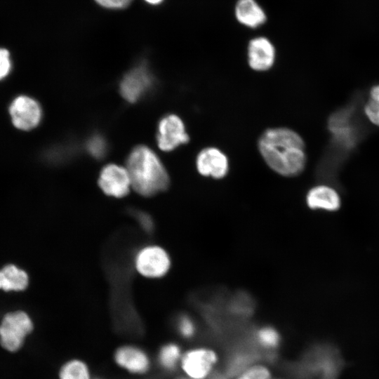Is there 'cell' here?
<instances>
[{"label":"cell","mask_w":379,"mask_h":379,"mask_svg":"<svg viewBox=\"0 0 379 379\" xmlns=\"http://www.w3.org/2000/svg\"><path fill=\"white\" fill-rule=\"evenodd\" d=\"M258 151L274 172L283 177H295L305 169L307 161L302 138L287 127L269 128L258 140Z\"/></svg>","instance_id":"obj_1"},{"label":"cell","mask_w":379,"mask_h":379,"mask_svg":"<svg viewBox=\"0 0 379 379\" xmlns=\"http://www.w3.org/2000/svg\"><path fill=\"white\" fill-rule=\"evenodd\" d=\"M131 187L139 194L149 197L165 191L170 178L164 166L149 147H135L126 161Z\"/></svg>","instance_id":"obj_2"},{"label":"cell","mask_w":379,"mask_h":379,"mask_svg":"<svg viewBox=\"0 0 379 379\" xmlns=\"http://www.w3.org/2000/svg\"><path fill=\"white\" fill-rule=\"evenodd\" d=\"M134 267L142 277L157 279L164 277L171 267L168 252L161 246L147 245L138 251L134 257Z\"/></svg>","instance_id":"obj_3"},{"label":"cell","mask_w":379,"mask_h":379,"mask_svg":"<svg viewBox=\"0 0 379 379\" xmlns=\"http://www.w3.org/2000/svg\"><path fill=\"white\" fill-rule=\"evenodd\" d=\"M33 329L29 317L24 312L7 314L0 324V344L6 350L15 352Z\"/></svg>","instance_id":"obj_4"},{"label":"cell","mask_w":379,"mask_h":379,"mask_svg":"<svg viewBox=\"0 0 379 379\" xmlns=\"http://www.w3.org/2000/svg\"><path fill=\"white\" fill-rule=\"evenodd\" d=\"M196 169L203 177L221 180L230 171L229 159L226 154L216 147H206L197 154Z\"/></svg>","instance_id":"obj_5"},{"label":"cell","mask_w":379,"mask_h":379,"mask_svg":"<svg viewBox=\"0 0 379 379\" xmlns=\"http://www.w3.org/2000/svg\"><path fill=\"white\" fill-rule=\"evenodd\" d=\"M157 144L164 152H170L190 140L182 120L175 114L161 119L158 126Z\"/></svg>","instance_id":"obj_6"},{"label":"cell","mask_w":379,"mask_h":379,"mask_svg":"<svg viewBox=\"0 0 379 379\" xmlns=\"http://www.w3.org/2000/svg\"><path fill=\"white\" fill-rule=\"evenodd\" d=\"M98 185L105 194L118 199L126 197L132 187L126 168L116 164H108L102 169Z\"/></svg>","instance_id":"obj_7"},{"label":"cell","mask_w":379,"mask_h":379,"mask_svg":"<svg viewBox=\"0 0 379 379\" xmlns=\"http://www.w3.org/2000/svg\"><path fill=\"white\" fill-rule=\"evenodd\" d=\"M9 112L13 125L23 131L36 127L41 118V109L39 103L25 95L19 96L13 101Z\"/></svg>","instance_id":"obj_8"},{"label":"cell","mask_w":379,"mask_h":379,"mask_svg":"<svg viewBox=\"0 0 379 379\" xmlns=\"http://www.w3.org/2000/svg\"><path fill=\"white\" fill-rule=\"evenodd\" d=\"M276 60V50L272 41L265 36L251 39L247 46V61L249 67L258 72L270 69Z\"/></svg>","instance_id":"obj_9"},{"label":"cell","mask_w":379,"mask_h":379,"mask_svg":"<svg viewBox=\"0 0 379 379\" xmlns=\"http://www.w3.org/2000/svg\"><path fill=\"white\" fill-rule=\"evenodd\" d=\"M152 78L143 66L134 68L127 73L120 84L121 95L128 102L137 101L150 87Z\"/></svg>","instance_id":"obj_10"},{"label":"cell","mask_w":379,"mask_h":379,"mask_svg":"<svg viewBox=\"0 0 379 379\" xmlns=\"http://www.w3.org/2000/svg\"><path fill=\"white\" fill-rule=\"evenodd\" d=\"M217 359L214 352L199 349L188 352L182 359L184 371L193 379H202L209 373Z\"/></svg>","instance_id":"obj_11"},{"label":"cell","mask_w":379,"mask_h":379,"mask_svg":"<svg viewBox=\"0 0 379 379\" xmlns=\"http://www.w3.org/2000/svg\"><path fill=\"white\" fill-rule=\"evenodd\" d=\"M114 359L120 367L131 373H145L149 368L148 356L143 350L135 346L120 347L115 352Z\"/></svg>","instance_id":"obj_12"},{"label":"cell","mask_w":379,"mask_h":379,"mask_svg":"<svg viewBox=\"0 0 379 379\" xmlns=\"http://www.w3.org/2000/svg\"><path fill=\"white\" fill-rule=\"evenodd\" d=\"M306 203L311 209L335 211L340 206V199L333 188L325 185H319L307 192Z\"/></svg>","instance_id":"obj_13"},{"label":"cell","mask_w":379,"mask_h":379,"mask_svg":"<svg viewBox=\"0 0 379 379\" xmlns=\"http://www.w3.org/2000/svg\"><path fill=\"white\" fill-rule=\"evenodd\" d=\"M234 15L240 24L249 28H257L267 20L265 11L255 0H238Z\"/></svg>","instance_id":"obj_14"},{"label":"cell","mask_w":379,"mask_h":379,"mask_svg":"<svg viewBox=\"0 0 379 379\" xmlns=\"http://www.w3.org/2000/svg\"><path fill=\"white\" fill-rule=\"evenodd\" d=\"M28 285L27 273L13 265L0 270V288L4 291H22Z\"/></svg>","instance_id":"obj_15"},{"label":"cell","mask_w":379,"mask_h":379,"mask_svg":"<svg viewBox=\"0 0 379 379\" xmlns=\"http://www.w3.org/2000/svg\"><path fill=\"white\" fill-rule=\"evenodd\" d=\"M60 379H91L87 365L79 359L66 362L59 372Z\"/></svg>","instance_id":"obj_16"},{"label":"cell","mask_w":379,"mask_h":379,"mask_svg":"<svg viewBox=\"0 0 379 379\" xmlns=\"http://www.w3.org/2000/svg\"><path fill=\"white\" fill-rule=\"evenodd\" d=\"M364 113L368 119L379 126V84L373 86L369 92V98L364 105Z\"/></svg>","instance_id":"obj_17"},{"label":"cell","mask_w":379,"mask_h":379,"mask_svg":"<svg viewBox=\"0 0 379 379\" xmlns=\"http://www.w3.org/2000/svg\"><path fill=\"white\" fill-rule=\"evenodd\" d=\"M180 351L178 345L170 343L161 347L159 354L161 365L166 369L175 368L180 357Z\"/></svg>","instance_id":"obj_18"},{"label":"cell","mask_w":379,"mask_h":379,"mask_svg":"<svg viewBox=\"0 0 379 379\" xmlns=\"http://www.w3.org/2000/svg\"><path fill=\"white\" fill-rule=\"evenodd\" d=\"M258 337L260 343L266 347H274L279 342L278 333L270 327L261 328L258 333Z\"/></svg>","instance_id":"obj_19"},{"label":"cell","mask_w":379,"mask_h":379,"mask_svg":"<svg viewBox=\"0 0 379 379\" xmlns=\"http://www.w3.org/2000/svg\"><path fill=\"white\" fill-rule=\"evenodd\" d=\"M270 373L264 366H256L246 370L238 379H270Z\"/></svg>","instance_id":"obj_20"},{"label":"cell","mask_w":379,"mask_h":379,"mask_svg":"<svg viewBox=\"0 0 379 379\" xmlns=\"http://www.w3.org/2000/svg\"><path fill=\"white\" fill-rule=\"evenodd\" d=\"M88 149L95 157H102L106 150V145L104 140L99 136H94L88 142Z\"/></svg>","instance_id":"obj_21"},{"label":"cell","mask_w":379,"mask_h":379,"mask_svg":"<svg viewBox=\"0 0 379 379\" xmlns=\"http://www.w3.org/2000/svg\"><path fill=\"white\" fill-rule=\"evenodd\" d=\"M133 216L145 232L151 233L153 232L154 221L148 213L141 211H135Z\"/></svg>","instance_id":"obj_22"},{"label":"cell","mask_w":379,"mask_h":379,"mask_svg":"<svg viewBox=\"0 0 379 379\" xmlns=\"http://www.w3.org/2000/svg\"><path fill=\"white\" fill-rule=\"evenodd\" d=\"M178 328L180 333L185 337H190L194 332V326L192 321L187 316H182L178 321Z\"/></svg>","instance_id":"obj_23"},{"label":"cell","mask_w":379,"mask_h":379,"mask_svg":"<svg viewBox=\"0 0 379 379\" xmlns=\"http://www.w3.org/2000/svg\"><path fill=\"white\" fill-rule=\"evenodd\" d=\"M11 65L9 52L5 48H0V80L8 75Z\"/></svg>","instance_id":"obj_24"},{"label":"cell","mask_w":379,"mask_h":379,"mask_svg":"<svg viewBox=\"0 0 379 379\" xmlns=\"http://www.w3.org/2000/svg\"><path fill=\"white\" fill-rule=\"evenodd\" d=\"M100 6L108 8H123L132 0H95Z\"/></svg>","instance_id":"obj_25"},{"label":"cell","mask_w":379,"mask_h":379,"mask_svg":"<svg viewBox=\"0 0 379 379\" xmlns=\"http://www.w3.org/2000/svg\"><path fill=\"white\" fill-rule=\"evenodd\" d=\"M145 1L151 4H158L161 3L163 0H145Z\"/></svg>","instance_id":"obj_26"}]
</instances>
